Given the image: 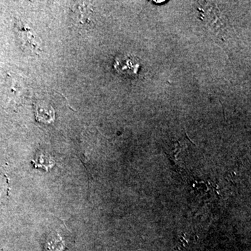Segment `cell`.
Masks as SVG:
<instances>
[{"label": "cell", "instance_id": "6da1fadb", "mask_svg": "<svg viewBox=\"0 0 251 251\" xmlns=\"http://www.w3.org/2000/svg\"><path fill=\"white\" fill-rule=\"evenodd\" d=\"M16 27L19 41L25 50L34 54L40 53L41 40L35 31L21 22L18 23Z\"/></svg>", "mask_w": 251, "mask_h": 251}, {"label": "cell", "instance_id": "7a4b0ae2", "mask_svg": "<svg viewBox=\"0 0 251 251\" xmlns=\"http://www.w3.org/2000/svg\"><path fill=\"white\" fill-rule=\"evenodd\" d=\"M113 67L119 75L126 78L133 79L138 76L140 63L133 56L120 54L115 57Z\"/></svg>", "mask_w": 251, "mask_h": 251}, {"label": "cell", "instance_id": "3957f363", "mask_svg": "<svg viewBox=\"0 0 251 251\" xmlns=\"http://www.w3.org/2000/svg\"><path fill=\"white\" fill-rule=\"evenodd\" d=\"M35 119L36 122L50 125L56 120L55 111L52 105L49 103L41 101V103H36Z\"/></svg>", "mask_w": 251, "mask_h": 251}, {"label": "cell", "instance_id": "277c9868", "mask_svg": "<svg viewBox=\"0 0 251 251\" xmlns=\"http://www.w3.org/2000/svg\"><path fill=\"white\" fill-rule=\"evenodd\" d=\"M65 247L62 244V240H55V243L51 241L50 244H49L47 247L46 246V251H65Z\"/></svg>", "mask_w": 251, "mask_h": 251}, {"label": "cell", "instance_id": "5b68a950", "mask_svg": "<svg viewBox=\"0 0 251 251\" xmlns=\"http://www.w3.org/2000/svg\"><path fill=\"white\" fill-rule=\"evenodd\" d=\"M8 188H9V183L7 180L0 176V201L4 199L7 196Z\"/></svg>", "mask_w": 251, "mask_h": 251}]
</instances>
